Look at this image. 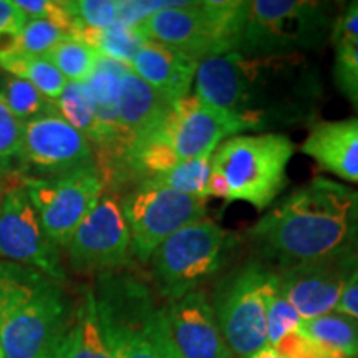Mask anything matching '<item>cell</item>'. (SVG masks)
<instances>
[{
  "mask_svg": "<svg viewBox=\"0 0 358 358\" xmlns=\"http://www.w3.org/2000/svg\"><path fill=\"white\" fill-rule=\"evenodd\" d=\"M166 315L179 358H234L201 289L168 301Z\"/></svg>",
  "mask_w": 358,
  "mask_h": 358,
  "instance_id": "obj_17",
  "label": "cell"
},
{
  "mask_svg": "<svg viewBox=\"0 0 358 358\" xmlns=\"http://www.w3.org/2000/svg\"><path fill=\"white\" fill-rule=\"evenodd\" d=\"M272 348L282 358H325L324 352L299 330L289 332Z\"/></svg>",
  "mask_w": 358,
  "mask_h": 358,
  "instance_id": "obj_36",
  "label": "cell"
},
{
  "mask_svg": "<svg viewBox=\"0 0 358 358\" xmlns=\"http://www.w3.org/2000/svg\"><path fill=\"white\" fill-rule=\"evenodd\" d=\"M62 343H64V342H62ZM45 358H62V345L58 347L55 352L50 353V355H47V357H45Z\"/></svg>",
  "mask_w": 358,
  "mask_h": 358,
  "instance_id": "obj_40",
  "label": "cell"
},
{
  "mask_svg": "<svg viewBox=\"0 0 358 358\" xmlns=\"http://www.w3.org/2000/svg\"><path fill=\"white\" fill-rule=\"evenodd\" d=\"M55 105L58 115L82 133L90 143H93L98 151L105 148V133L96 118L95 103L92 100L87 85L69 82Z\"/></svg>",
  "mask_w": 358,
  "mask_h": 358,
  "instance_id": "obj_24",
  "label": "cell"
},
{
  "mask_svg": "<svg viewBox=\"0 0 358 358\" xmlns=\"http://www.w3.org/2000/svg\"><path fill=\"white\" fill-rule=\"evenodd\" d=\"M66 78L83 83L96 64L98 53L78 38H65L43 55Z\"/></svg>",
  "mask_w": 358,
  "mask_h": 358,
  "instance_id": "obj_27",
  "label": "cell"
},
{
  "mask_svg": "<svg viewBox=\"0 0 358 358\" xmlns=\"http://www.w3.org/2000/svg\"><path fill=\"white\" fill-rule=\"evenodd\" d=\"M29 194L45 234L57 248H66L83 219L92 213L105 181L96 164L50 178H25Z\"/></svg>",
  "mask_w": 358,
  "mask_h": 358,
  "instance_id": "obj_11",
  "label": "cell"
},
{
  "mask_svg": "<svg viewBox=\"0 0 358 358\" xmlns=\"http://www.w3.org/2000/svg\"><path fill=\"white\" fill-rule=\"evenodd\" d=\"M93 295L111 358H179L166 308L145 282L127 272H105Z\"/></svg>",
  "mask_w": 358,
  "mask_h": 358,
  "instance_id": "obj_4",
  "label": "cell"
},
{
  "mask_svg": "<svg viewBox=\"0 0 358 358\" xmlns=\"http://www.w3.org/2000/svg\"><path fill=\"white\" fill-rule=\"evenodd\" d=\"M279 275L254 261L232 271L219 284L214 313L232 355L239 358L267 347V307Z\"/></svg>",
  "mask_w": 358,
  "mask_h": 358,
  "instance_id": "obj_9",
  "label": "cell"
},
{
  "mask_svg": "<svg viewBox=\"0 0 358 358\" xmlns=\"http://www.w3.org/2000/svg\"><path fill=\"white\" fill-rule=\"evenodd\" d=\"M299 332L310 338L325 358H358V322L340 312L302 320Z\"/></svg>",
  "mask_w": 358,
  "mask_h": 358,
  "instance_id": "obj_22",
  "label": "cell"
},
{
  "mask_svg": "<svg viewBox=\"0 0 358 358\" xmlns=\"http://www.w3.org/2000/svg\"><path fill=\"white\" fill-rule=\"evenodd\" d=\"M71 267L78 272H115L127 266L131 236L115 192L103 191L92 213L83 219L66 245Z\"/></svg>",
  "mask_w": 358,
  "mask_h": 358,
  "instance_id": "obj_13",
  "label": "cell"
},
{
  "mask_svg": "<svg viewBox=\"0 0 358 358\" xmlns=\"http://www.w3.org/2000/svg\"><path fill=\"white\" fill-rule=\"evenodd\" d=\"M301 324L302 317L277 287L267 307V345L274 347L289 332L299 330Z\"/></svg>",
  "mask_w": 358,
  "mask_h": 358,
  "instance_id": "obj_32",
  "label": "cell"
},
{
  "mask_svg": "<svg viewBox=\"0 0 358 358\" xmlns=\"http://www.w3.org/2000/svg\"><path fill=\"white\" fill-rule=\"evenodd\" d=\"M6 176H7V174H3L2 171H0V189H2V186H3V179H6Z\"/></svg>",
  "mask_w": 358,
  "mask_h": 358,
  "instance_id": "obj_42",
  "label": "cell"
},
{
  "mask_svg": "<svg viewBox=\"0 0 358 358\" xmlns=\"http://www.w3.org/2000/svg\"><path fill=\"white\" fill-rule=\"evenodd\" d=\"M69 327V306L57 280L0 259L2 358H45L62 345Z\"/></svg>",
  "mask_w": 358,
  "mask_h": 358,
  "instance_id": "obj_3",
  "label": "cell"
},
{
  "mask_svg": "<svg viewBox=\"0 0 358 358\" xmlns=\"http://www.w3.org/2000/svg\"><path fill=\"white\" fill-rule=\"evenodd\" d=\"M211 174V156L209 158H196L179 161L176 166L169 171L159 174L155 179L156 185H161L168 189H173L181 194L196 196V198H208V182Z\"/></svg>",
  "mask_w": 358,
  "mask_h": 358,
  "instance_id": "obj_28",
  "label": "cell"
},
{
  "mask_svg": "<svg viewBox=\"0 0 358 358\" xmlns=\"http://www.w3.org/2000/svg\"><path fill=\"white\" fill-rule=\"evenodd\" d=\"M25 22L27 17L19 10L15 2H10V0H0V35L20 34Z\"/></svg>",
  "mask_w": 358,
  "mask_h": 358,
  "instance_id": "obj_37",
  "label": "cell"
},
{
  "mask_svg": "<svg viewBox=\"0 0 358 358\" xmlns=\"http://www.w3.org/2000/svg\"><path fill=\"white\" fill-rule=\"evenodd\" d=\"M301 150L320 169L358 185V118L313 123Z\"/></svg>",
  "mask_w": 358,
  "mask_h": 358,
  "instance_id": "obj_18",
  "label": "cell"
},
{
  "mask_svg": "<svg viewBox=\"0 0 358 358\" xmlns=\"http://www.w3.org/2000/svg\"><path fill=\"white\" fill-rule=\"evenodd\" d=\"M6 100L7 106L22 123L40 116L58 115L55 101L48 100L43 93H40L34 85L20 78H8L6 82L3 93H0Z\"/></svg>",
  "mask_w": 358,
  "mask_h": 358,
  "instance_id": "obj_29",
  "label": "cell"
},
{
  "mask_svg": "<svg viewBox=\"0 0 358 358\" xmlns=\"http://www.w3.org/2000/svg\"><path fill=\"white\" fill-rule=\"evenodd\" d=\"M62 358H111L98 324L93 290L85 294L70 322L62 343Z\"/></svg>",
  "mask_w": 358,
  "mask_h": 358,
  "instance_id": "obj_23",
  "label": "cell"
},
{
  "mask_svg": "<svg viewBox=\"0 0 358 358\" xmlns=\"http://www.w3.org/2000/svg\"><path fill=\"white\" fill-rule=\"evenodd\" d=\"M335 312L345 313V315L352 317L358 322V277L352 282L342 294L340 301L335 307Z\"/></svg>",
  "mask_w": 358,
  "mask_h": 358,
  "instance_id": "obj_38",
  "label": "cell"
},
{
  "mask_svg": "<svg viewBox=\"0 0 358 358\" xmlns=\"http://www.w3.org/2000/svg\"><path fill=\"white\" fill-rule=\"evenodd\" d=\"M334 82L358 111V0L348 3L334 22Z\"/></svg>",
  "mask_w": 358,
  "mask_h": 358,
  "instance_id": "obj_21",
  "label": "cell"
},
{
  "mask_svg": "<svg viewBox=\"0 0 358 358\" xmlns=\"http://www.w3.org/2000/svg\"><path fill=\"white\" fill-rule=\"evenodd\" d=\"M71 38L62 27L42 19H27L19 34V53L43 57L62 40Z\"/></svg>",
  "mask_w": 358,
  "mask_h": 358,
  "instance_id": "obj_31",
  "label": "cell"
},
{
  "mask_svg": "<svg viewBox=\"0 0 358 358\" xmlns=\"http://www.w3.org/2000/svg\"><path fill=\"white\" fill-rule=\"evenodd\" d=\"M295 145L287 134H237L211 156L208 198L244 201L264 211L287 185V166Z\"/></svg>",
  "mask_w": 358,
  "mask_h": 358,
  "instance_id": "obj_5",
  "label": "cell"
},
{
  "mask_svg": "<svg viewBox=\"0 0 358 358\" xmlns=\"http://www.w3.org/2000/svg\"><path fill=\"white\" fill-rule=\"evenodd\" d=\"M174 101L156 92L146 82L138 77L133 70H128L122 78L118 116L120 123L129 138L143 136L161 127L171 113Z\"/></svg>",
  "mask_w": 358,
  "mask_h": 358,
  "instance_id": "obj_20",
  "label": "cell"
},
{
  "mask_svg": "<svg viewBox=\"0 0 358 358\" xmlns=\"http://www.w3.org/2000/svg\"><path fill=\"white\" fill-rule=\"evenodd\" d=\"M73 38L82 40L88 47H92L98 55L111 58V60L122 62L131 66V62L136 52L146 38L138 32V29H131L120 22H115L108 29H85L77 27Z\"/></svg>",
  "mask_w": 358,
  "mask_h": 358,
  "instance_id": "obj_25",
  "label": "cell"
},
{
  "mask_svg": "<svg viewBox=\"0 0 358 358\" xmlns=\"http://www.w3.org/2000/svg\"><path fill=\"white\" fill-rule=\"evenodd\" d=\"M231 248L229 232L208 217H201L174 232L150 259L161 295L174 301L198 290L199 285L221 271Z\"/></svg>",
  "mask_w": 358,
  "mask_h": 358,
  "instance_id": "obj_8",
  "label": "cell"
},
{
  "mask_svg": "<svg viewBox=\"0 0 358 358\" xmlns=\"http://www.w3.org/2000/svg\"><path fill=\"white\" fill-rule=\"evenodd\" d=\"M0 358H2V353H0Z\"/></svg>",
  "mask_w": 358,
  "mask_h": 358,
  "instance_id": "obj_43",
  "label": "cell"
},
{
  "mask_svg": "<svg viewBox=\"0 0 358 358\" xmlns=\"http://www.w3.org/2000/svg\"><path fill=\"white\" fill-rule=\"evenodd\" d=\"M22 161L25 168L60 176L95 164L92 143L60 115L40 116L24 123Z\"/></svg>",
  "mask_w": 358,
  "mask_h": 358,
  "instance_id": "obj_15",
  "label": "cell"
},
{
  "mask_svg": "<svg viewBox=\"0 0 358 358\" xmlns=\"http://www.w3.org/2000/svg\"><path fill=\"white\" fill-rule=\"evenodd\" d=\"M279 287L302 320L334 312L345 289L358 277V250L343 248L315 261L279 271Z\"/></svg>",
  "mask_w": 358,
  "mask_h": 358,
  "instance_id": "obj_12",
  "label": "cell"
},
{
  "mask_svg": "<svg viewBox=\"0 0 358 358\" xmlns=\"http://www.w3.org/2000/svg\"><path fill=\"white\" fill-rule=\"evenodd\" d=\"M357 221L358 191L313 178L268 209L248 239L264 261L282 271L353 245Z\"/></svg>",
  "mask_w": 358,
  "mask_h": 358,
  "instance_id": "obj_2",
  "label": "cell"
},
{
  "mask_svg": "<svg viewBox=\"0 0 358 358\" xmlns=\"http://www.w3.org/2000/svg\"><path fill=\"white\" fill-rule=\"evenodd\" d=\"M65 3L75 20V29H108L116 22V0H75Z\"/></svg>",
  "mask_w": 358,
  "mask_h": 358,
  "instance_id": "obj_33",
  "label": "cell"
},
{
  "mask_svg": "<svg viewBox=\"0 0 358 358\" xmlns=\"http://www.w3.org/2000/svg\"><path fill=\"white\" fill-rule=\"evenodd\" d=\"M248 10L249 2L243 0H185L155 12L136 29L146 40L176 48L201 64L237 52Z\"/></svg>",
  "mask_w": 358,
  "mask_h": 358,
  "instance_id": "obj_6",
  "label": "cell"
},
{
  "mask_svg": "<svg viewBox=\"0 0 358 358\" xmlns=\"http://www.w3.org/2000/svg\"><path fill=\"white\" fill-rule=\"evenodd\" d=\"M244 358H282L279 353H277L274 348L272 347H264V348H261V350L259 352H256V353H252V355H249V357H244Z\"/></svg>",
  "mask_w": 358,
  "mask_h": 358,
  "instance_id": "obj_39",
  "label": "cell"
},
{
  "mask_svg": "<svg viewBox=\"0 0 358 358\" xmlns=\"http://www.w3.org/2000/svg\"><path fill=\"white\" fill-rule=\"evenodd\" d=\"M22 134L24 123L12 113L3 96L0 95V171L15 174V169L24 168L22 161Z\"/></svg>",
  "mask_w": 358,
  "mask_h": 358,
  "instance_id": "obj_30",
  "label": "cell"
},
{
  "mask_svg": "<svg viewBox=\"0 0 358 358\" xmlns=\"http://www.w3.org/2000/svg\"><path fill=\"white\" fill-rule=\"evenodd\" d=\"M330 10V3L313 0H252L237 53L282 57L319 50L332 34Z\"/></svg>",
  "mask_w": 358,
  "mask_h": 358,
  "instance_id": "obj_7",
  "label": "cell"
},
{
  "mask_svg": "<svg viewBox=\"0 0 358 358\" xmlns=\"http://www.w3.org/2000/svg\"><path fill=\"white\" fill-rule=\"evenodd\" d=\"M199 62L168 45L146 40L136 52L131 70L171 101L189 96Z\"/></svg>",
  "mask_w": 358,
  "mask_h": 358,
  "instance_id": "obj_19",
  "label": "cell"
},
{
  "mask_svg": "<svg viewBox=\"0 0 358 358\" xmlns=\"http://www.w3.org/2000/svg\"><path fill=\"white\" fill-rule=\"evenodd\" d=\"M244 131L239 120L194 95L174 103L166 120L168 138L179 161L209 158L221 143Z\"/></svg>",
  "mask_w": 358,
  "mask_h": 358,
  "instance_id": "obj_16",
  "label": "cell"
},
{
  "mask_svg": "<svg viewBox=\"0 0 358 358\" xmlns=\"http://www.w3.org/2000/svg\"><path fill=\"white\" fill-rule=\"evenodd\" d=\"M0 69L15 78L25 80L34 85L48 100L57 101L66 87V78L55 69L52 62L45 57L27 55V53H12L0 58Z\"/></svg>",
  "mask_w": 358,
  "mask_h": 358,
  "instance_id": "obj_26",
  "label": "cell"
},
{
  "mask_svg": "<svg viewBox=\"0 0 358 358\" xmlns=\"http://www.w3.org/2000/svg\"><path fill=\"white\" fill-rule=\"evenodd\" d=\"M15 6L27 19H42L57 24L65 30L69 37L73 38L75 20L66 8L65 2L53 0H15Z\"/></svg>",
  "mask_w": 358,
  "mask_h": 358,
  "instance_id": "obj_34",
  "label": "cell"
},
{
  "mask_svg": "<svg viewBox=\"0 0 358 358\" xmlns=\"http://www.w3.org/2000/svg\"><path fill=\"white\" fill-rule=\"evenodd\" d=\"M122 209L131 236V254L140 262H150L155 250L169 236L204 217L208 199L145 181L124 196Z\"/></svg>",
  "mask_w": 358,
  "mask_h": 358,
  "instance_id": "obj_10",
  "label": "cell"
},
{
  "mask_svg": "<svg viewBox=\"0 0 358 358\" xmlns=\"http://www.w3.org/2000/svg\"><path fill=\"white\" fill-rule=\"evenodd\" d=\"M353 248L358 250V221H357V229H355V237H353Z\"/></svg>",
  "mask_w": 358,
  "mask_h": 358,
  "instance_id": "obj_41",
  "label": "cell"
},
{
  "mask_svg": "<svg viewBox=\"0 0 358 358\" xmlns=\"http://www.w3.org/2000/svg\"><path fill=\"white\" fill-rule=\"evenodd\" d=\"M176 3V0H116V22L136 29L155 12Z\"/></svg>",
  "mask_w": 358,
  "mask_h": 358,
  "instance_id": "obj_35",
  "label": "cell"
},
{
  "mask_svg": "<svg viewBox=\"0 0 358 358\" xmlns=\"http://www.w3.org/2000/svg\"><path fill=\"white\" fill-rule=\"evenodd\" d=\"M192 87L194 96L234 116L245 131L310 123L324 96L307 55L213 57L201 62Z\"/></svg>",
  "mask_w": 358,
  "mask_h": 358,
  "instance_id": "obj_1",
  "label": "cell"
},
{
  "mask_svg": "<svg viewBox=\"0 0 358 358\" xmlns=\"http://www.w3.org/2000/svg\"><path fill=\"white\" fill-rule=\"evenodd\" d=\"M0 257L37 268L57 282L65 280L58 248L45 234L22 186L8 187L0 203Z\"/></svg>",
  "mask_w": 358,
  "mask_h": 358,
  "instance_id": "obj_14",
  "label": "cell"
}]
</instances>
